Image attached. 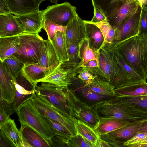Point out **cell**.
<instances>
[{"label":"cell","mask_w":147,"mask_h":147,"mask_svg":"<svg viewBox=\"0 0 147 147\" xmlns=\"http://www.w3.org/2000/svg\"><path fill=\"white\" fill-rule=\"evenodd\" d=\"M117 50L122 58L144 80L147 79V37L135 36L109 51Z\"/></svg>","instance_id":"1"},{"label":"cell","mask_w":147,"mask_h":147,"mask_svg":"<svg viewBox=\"0 0 147 147\" xmlns=\"http://www.w3.org/2000/svg\"><path fill=\"white\" fill-rule=\"evenodd\" d=\"M100 118L114 117L130 124L147 119V113L123 103L116 98L100 103L94 107Z\"/></svg>","instance_id":"2"},{"label":"cell","mask_w":147,"mask_h":147,"mask_svg":"<svg viewBox=\"0 0 147 147\" xmlns=\"http://www.w3.org/2000/svg\"><path fill=\"white\" fill-rule=\"evenodd\" d=\"M16 113L21 125L30 127L50 142L54 134L45 117L37 110L31 99L22 105Z\"/></svg>","instance_id":"3"},{"label":"cell","mask_w":147,"mask_h":147,"mask_svg":"<svg viewBox=\"0 0 147 147\" xmlns=\"http://www.w3.org/2000/svg\"><path fill=\"white\" fill-rule=\"evenodd\" d=\"M18 35L19 44L17 50L13 55L24 63H38L44 40L38 34L23 32Z\"/></svg>","instance_id":"4"},{"label":"cell","mask_w":147,"mask_h":147,"mask_svg":"<svg viewBox=\"0 0 147 147\" xmlns=\"http://www.w3.org/2000/svg\"><path fill=\"white\" fill-rule=\"evenodd\" d=\"M65 90L70 116L95 129L98 125L100 118L94 108L79 99L68 88Z\"/></svg>","instance_id":"5"},{"label":"cell","mask_w":147,"mask_h":147,"mask_svg":"<svg viewBox=\"0 0 147 147\" xmlns=\"http://www.w3.org/2000/svg\"><path fill=\"white\" fill-rule=\"evenodd\" d=\"M31 99L37 110L43 116L61 123L73 136L77 134L74 119L62 114L46 98L36 93Z\"/></svg>","instance_id":"6"},{"label":"cell","mask_w":147,"mask_h":147,"mask_svg":"<svg viewBox=\"0 0 147 147\" xmlns=\"http://www.w3.org/2000/svg\"><path fill=\"white\" fill-rule=\"evenodd\" d=\"M140 6L135 0H114L106 16L110 24L117 28L136 11Z\"/></svg>","instance_id":"7"},{"label":"cell","mask_w":147,"mask_h":147,"mask_svg":"<svg viewBox=\"0 0 147 147\" xmlns=\"http://www.w3.org/2000/svg\"><path fill=\"white\" fill-rule=\"evenodd\" d=\"M41 82L40 85H37L35 87L37 90L36 94L46 98L64 115L72 118L69 113L65 89L59 88L51 83Z\"/></svg>","instance_id":"8"},{"label":"cell","mask_w":147,"mask_h":147,"mask_svg":"<svg viewBox=\"0 0 147 147\" xmlns=\"http://www.w3.org/2000/svg\"><path fill=\"white\" fill-rule=\"evenodd\" d=\"M76 8L70 3L65 2L48 6L41 10L44 20H48L59 25L66 26L76 16Z\"/></svg>","instance_id":"9"},{"label":"cell","mask_w":147,"mask_h":147,"mask_svg":"<svg viewBox=\"0 0 147 147\" xmlns=\"http://www.w3.org/2000/svg\"><path fill=\"white\" fill-rule=\"evenodd\" d=\"M141 10L142 8L139 6L133 16L117 28L114 41L105 46L108 50H110L124 41L138 35Z\"/></svg>","instance_id":"10"},{"label":"cell","mask_w":147,"mask_h":147,"mask_svg":"<svg viewBox=\"0 0 147 147\" xmlns=\"http://www.w3.org/2000/svg\"><path fill=\"white\" fill-rule=\"evenodd\" d=\"M14 92L13 105L16 113L18 108L27 100L30 99L37 90L21 74L17 78L11 80Z\"/></svg>","instance_id":"11"},{"label":"cell","mask_w":147,"mask_h":147,"mask_svg":"<svg viewBox=\"0 0 147 147\" xmlns=\"http://www.w3.org/2000/svg\"><path fill=\"white\" fill-rule=\"evenodd\" d=\"M110 52L120 68L119 75L111 84L115 89L145 81L126 64L117 51Z\"/></svg>","instance_id":"12"},{"label":"cell","mask_w":147,"mask_h":147,"mask_svg":"<svg viewBox=\"0 0 147 147\" xmlns=\"http://www.w3.org/2000/svg\"><path fill=\"white\" fill-rule=\"evenodd\" d=\"M129 124L117 129L100 135V137L113 147H123V144L138 132L142 121Z\"/></svg>","instance_id":"13"},{"label":"cell","mask_w":147,"mask_h":147,"mask_svg":"<svg viewBox=\"0 0 147 147\" xmlns=\"http://www.w3.org/2000/svg\"><path fill=\"white\" fill-rule=\"evenodd\" d=\"M59 64L51 70L39 82H43L54 84L56 86L65 89L73 83L72 79L75 75V73L71 74V68H65Z\"/></svg>","instance_id":"14"},{"label":"cell","mask_w":147,"mask_h":147,"mask_svg":"<svg viewBox=\"0 0 147 147\" xmlns=\"http://www.w3.org/2000/svg\"><path fill=\"white\" fill-rule=\"evenodd\" d=\"M73 88H68L76 96L88 105L94 107L97 104L115 98L116 96L101 95L93 91L84 82L83 85L74 87Z\"/></svg>","instance_id":"15"},{"label":"cell","mask_w":147,"mask_h":147,"mask_svg":"<svg viewBox=\"0 0 147 147\" xmlns=\"http://www.w3.org/2000/svg\"><path fill=\"white\" fill-rule=\"evenodd\" d=\"M59 63V61H57L51 66L48 67L41 66L38 63H25L22 69L21 73L36 87L39 81L56 67Z\"/></svg>","instance_id":"16"},{"label":"cell","mask_w":147,"mask_h":147,"mask_svg":"<svg viewBox=\"0 0 147 147\" xmlns=\"http://www.w3.org/2000/svg\"><path fill=\"white\" fill-rule=\"evenodd\" d=\"M16 16L23 32L38 34L42 28L44 18L41 10Z\"/></svg>","instance_id":"17"},{"label":"cell","mask_w":147,"mask_h":147,"mask_svg":"<svg viewBox=\"0 0 147 147\" xmlns=\"http://www.w3.org/2000/svg\"><path fill=\"white\" fill-rule=\"evenodd\" d=\"M65 36L68 47L73 44L79 43L86 36L84 20L78 15L67 26Z\"/></svg>","instance_id":"18"},{"label":"cell","mask_w":147,"mask_h":147,"mask_svg":"<svg viewBox=\"0 0 147 147\" xmlns=\"http://www.w3.org/2000/svg\"><path fill=\"white\" fill-rule=\"evenodd\" d=\"M0 135L9 143L11 147H22V136L14 120L9 118L0 125Z\"/></svg>","instance_id":"19"},{"label":"cell","mask_w":147,"mask_h":147,"mask_svg":"<svg viewBox=\"0 0 147 147\" xmlns=\"http://www.w3.org/2000/svg\"><path fill=\"white\" fill-rule=\"evenodd\" d=\"M99 50L90 46L86 36L79 43L78 57L81 61L74 68V71L78 68L85 67L92 60H96L99 63Z\"/></svg>","instance_id":"20"},{"label":"cell","mask_w":147,"mask_h":147,"mask_svg":"<svg viewBox=\"0 0 147 147\" xmlns=\"http://www.w3.org/2000/svg\"><path fill=\"white\" fill-rule=\"evenodd\" d=\"M13 78L6 70L3 63H0V99L13 103L14 92Z\"/></svg>","instance_id":"21"},{"label":"cell","mask_w":147,"mask_h":147,"mask_svg":"<svg viewBox=\"0 0 147 147\" xmlns=\"http://www.w3.org/2000/svg\"><path fill=\"white\" fill-rule=\"evenodd\" d=\"M23 32L16 16L11 13L0 14V37L17 35Z\"/></svg>","instance_id":"22"},{"label":"cell","mask_w":147,"mask_h":147,"mask_svg":"<svg viewBox=\"0 0 147 147\" xmlns=\"http://www.w3.org/2000/svg\"><path fill=\"white\" fill-rule=\"evenodd\" d=\"M10 13L18 16L39 11L36 0H4Z\"/></svg>","instance_id":"23"},{"label":"cell","mask_w":147,"mask_h":147,"mask_svg":"<svg viewBox=\"0 0 147 147\" xmlns=\"http://www.w3.org/2000/svg\"><path fill=\"white\" fill-rule=\"evenodd\" d=\"M102 49L105 58V63L102 79L111 84L116 78L120 72V68L112 52L105 47Z\"/></svg>","instance_id":"24"},{"label":"cell","mask_w":147,"mask_h":147,"mask_svg":"<svg viewBox=\"0 0 147 147\" xmlns=\"http://www.w3.org/2000/svg\"><path fill=\"white\" fill-rule=\"evenodd\" d=\"M19 130L23 138L31 147H51L50 142L30 127L22 125Z\"/></svg>","instance_id":"25"},{"label":"cell","mask_w":147,"mask_h":147,"mask_svg":"<svg viewBox=\"0 0 147 147\" xmlns=\"http://www.w3.org/2000/svg\"><path fill=\"white\" fill-rule=\"evenodd\" d=\"M58 61L62 63L69 60L68 47L65 35L57 31L51 42Z\"/></svg>","instance_id":"26"},{"label":"cell","mask_w":147,"mask_h":147,"mask_svg":"<svg viewBox=\"0 0 147 147\" xmlns=\"http://www.w3.org/2000/svg\"><path fill=\"white\" fill-rule=\"evenodd\" d=\"M20 39L18 35L0 37V60L3 62L18 50Z\"/></svg>","instance_id":"27"},{"label":"cell","mask_w":147,"mask_h":147,"mask_svg":"<svg viewBox=\"0 0 147 147\" xmlns=\"http://www.w3.org/2000/svg\"><path fill=\"white\" fill-rule=\"evenodd\" d=\"M86 36L91 46L99 51L104 41L103 34L99 28L90 21L84 20Z\"/></svg>","instance_id":"28"},{"label":"cell","mask_w":147,"mask_h":147,"mask_svg":"<svg viewBox=\"0 0 147 147\" xmlns=\"http://www.w3.org/2000/svg\"><path fill=\"white\" fill-rule=\"evenodd\" d=\"M117 96H138L147 94V82L144 81L115 89Z\"/></svg>","instance_id":"29"},{"label":"cell","mask_w":147,"mask_h":147,"mask_svg":"<svg viewBox=\"0 0 147 147\" xmlns=\"http://www.w3.org/2000/svg\"><path fill=\"white\" fill-rule=\"evenodd\" d=\"M85 85L93 91L99 94L108 96H117L114 86L110 82L100 78L98 76L89 84Z\"/></svg>","instance_id":"30"},{"label":"cell","mask_w":147,"mask_h":147,"mask_svg":"<svg viewBox=\"0 0 147 147\" xmlns=\"http://www.w3.org/2000/svg\"><path fill=\"white\" fill-rule=\"evenodd\" d=\"M114 117L100 118L98 125L95 129L100 135L117 129L129 124Z\"/></svg>","instance_id":"31"},{"label":"cell","mask_w":147,"mask_h":147,"mask_svg":"<svg viewBox=\"0 0 147 147\" xmlns=\"http://www.w3.org/2000/svg\"><path fill=\"white\" fill-rule=\"evenodd\" d=\"M58 61L55 51L51 42L47 39L44 40L40 59L38 63L41 66H51Z\"/></svg>","instance_id":"32"},{"label":"cell","mask_w":147,"mask_h":147,"mask_svg":"<svg viewBox=\"0 0 147 147\" xmlns=\"http://www.w3.org/2000/svg\"><path fill=\"white\" fill-rule=\"evenodd\" d=\"M74 119L77 134H80L88 140L96 147L97 143L100 138V135L96 130L79 120Z\"/></svg>","instance_id":"33"},{"label":"cell","mask_w":147,"mask_h":147,"mask_svg":"<svg viewBox=\"0 0 147 147\" xmlns=\"http://www.w3.org/2000/svg\"><path fill=\"white\" fill-rule=\"evenodd\" d=\"M120 102L147 113V94L138 96H117Z\"/></svg>","instance_id":"34"},{"label":"cell","mask_w":147,"mask_h":147,"mask_svg":"<svg viewBox=\"0 0 147 147\" xmlns=\"http://www.w3.org/2000/svg\"><path fill=\"white\" fill-rule=\"evenodd\" d=\"M2 62L13 79L17 78L24 65L23 61L13 55H10Z\"/></svg>","instance_id":"35"},{"label":"cell","mask_w":147,"mask_h":147,"mask_svg":"<svg viewBox=\"0 0 147 147\" xmlns=\"http://www.w3.org/2000/svg\"><path fill=\"white\" fill-rule=\"evenodd\" d=\"M92 23L99 28L103 34L104 41L101 47L111 44L114 41L117 28L111 26L107 19L99 22Z\"/></svg>","instance_id":"36"},{"label":"cell","mask_w":147,"mask_h":147,"mask_svg":"<svg viewBox=\"0 0 147 147\" xmlns=\"http://www.w3.org/2000/svg\"><path fill=\"white\" fill-rule=\"evenodd\" d=\"M66 26L58 25L47 20H44L42 28L46 31L48 39L51 42L57 31L61 32L65 35Z\"/></svg>","instance_id":"37"},{"label":"cell","mask_w":147,"mask_h":147,"mask_svg":"<svg viewBox=\"0 0 147 147\" xmlns=\"http://www.w3.org/2000/svg\"><path fill=\"white\" fill-rule=\"evenodd\" d=\"M45 117L54 134L63 136L69 140L73 136L69 131L61 123L47 117Z\"/></svg>","instance_id":"38"},{"label":"cell","mask_w":147,"mask_h":147,"mask_svg":"<svg viewBox=\"0 0 147 147\" xmlns=\"http://www.w3.org/2000/svg\"><path fill=\"white\" fill-rule=\"evenodd\" d=\"M15 112L13 103L0 99V125L8 120Z\"/></svg>","instance_id":"39"},{"label":"cell","mask_w":147,"mask_h":147,"mask_svg":"<svg viewBox=\"0 0 147 147\" xmlns=\"http://www.w3.org/2000/svg\"><path fill=\"white\" fill-rule=\"evenodd\" d=\"M79 43L73 44L68 47L69 60L61 63L63 67L69 68L71 66L75 67L78 65L79 59L78 57Z\"/></svg>","instance_id":"40"},{"label":"cell","mask_w":147,"mask_h":147,"mask_svg":"<svg viewBox=\"0 0 147 147\" xmlns=\"http://www.w3.org/2000/svg\"><path fill=\"white\" fill-rule=\"evenodd\" d=\"M69 147H95L89 141L78 134L72 137L69 140Z\"/></svg>","instance_id":"41"},{"label":"cell","mask_w":147,"mask_h":147,"mask_svg":"<svg viewBox=\"0 0 147 147\" xmlns=\"http://www.w3.org/2000/svg\"><path fill=\"white\" fill-rule=\"evenodd\" d=\"M138 36L142 38L147 37V7L146 6L142 8L139 33Z\"/></svg>","instance_id":"42"},{"label":"cell","mask_w":147,"mask_h":147,"mask_svg":"<svg viewBox=\"0 0 147 147\" xmlns=\"http://www.w3.org/2000/svg\"><path fill=\"white\" fill-rule=\"evenodd\" d=\"M78 74V78L84 82L86 85L90 83L91 81L94 79L98 76L94 74L89 71L83 69L82 68L77 69L75 72V75Z\"/></svg>","instance_id":"43"},{"label":"cell","mask_w":147,"mask_h":147,"mask_svg":"<svg viewBox=\"0 0 147 147\" xmlns=\"http://www.w3.org/2000/svg\"><path fill=\"white\" fill-rule=\"evenodd\" d=\"M114 0H92V1L93 6L102 11L106 16L111 4Z\"/></svg>","instance_id":"44"},{"label":"cell","mask_w":147,"mask_h":147,"mask_svg":"<svg viewBox=\"0 0 147 147\" xmlns=\"http://www.w3.org/2000/svg\"><path fill=\"white\" fill-rule=\"evenodd\" d=\"M69 140L63 136L54 134L51 139V147H69Z\"/></svg>","instance_id":"45"},{"label":"cell","mask_w":147,"mask_h":147,"mask_svg":"<svg viewBox=\"0 0 147 147\" xmlns=\"http://www.w3.org/2000/svg\"><path fill=\"white\" fill-rule=\"evenodd\" d=\"M147 137V133L138 132L130 140L123 144V147H130L131 145L143 140Z\"/></svg>","instance_id":"46"},{"label":"cell","mask_w":147,"mask_h":147,"mask_svg":"<svg viewBox=\"0 0 147 147\" xmlns=\"http://www.w3.org/2000/svg\"><path fill=\"white\" fill-rule=\"evenodd\" d=\"M94 16L90 21L92 23H96L100 22L107 19V17L104 13L102 11L93 7Z\"/></svg>","instance_id":"47"},{"label":"cell","mask_w":147,"mask_h":147,"mask_svg":"<svg viewBox=\"0 0 147 147\" xmlns=\"http://www.w3.org/2000/svg\"><path fill=\"white\" fill-rule=\"evenodd\" d=\"M10 13L8 6L4 0H0V14Z\"/></svg>","instance_id":"48"},{"label":"cell","mask_w":147,"mask_h":147,"mask_svg":"<svg viewBox=\"0 0 147 147\" xmlns=\"http://www.w3.org/2000/svg\"><path fill=\"white\" fill-rule=\"evenodd\" d=\"M111 147L113 146L109 143L105 141L100 137L98 139L96 147Z\"/></svg>","instance_id":"49"},{"label":"cell","mask_w":147,"mask_h":147,"mask_svg":"<svg viewBox=\"0 0 147 147\" xmlns=\"http://www.w3.org/2000/svg\"><path fill=\"white\" fill-rule=\"evenodd\" d=\"M99 67V63L96 60H93L89 61L84 68L86 69H90Z\"/></svg>","instance_id":"50"},{"label":"cell","mask_w":147,"mask_h":147,"mask_svg":"<svg viewBox=\"0 0 147 147\" xmlns=\"http://www.w3.org/2000/svg\"><path fill=\"white\" fill-rule=\"evenodd\" d=\"M138 132L147 133V119L142 121L138 129Z\"/></svg>","instance_id":"51"},{"label":"cell","mask_w":147,"mask_h":147,"mask_svg":"<svg viewBox=\"0 0 147 147\" xmlns=\"http://www.w3.org/2000/svg\"><path fill=\"white\" fill-rule=\"evenodd\" d=\"M130 147H147V137L141 141L131 145Z\"/></svg>","instance_id":"52"},{"label":"cell","mask_w":147,"mask_h":147,"mask_svg":"<svg viewBox=\"0 0 147 147\" xmlns=\"http://www.w3.org/2000/svg\"><path fill=\"white\" fill-rule=\"evenodd\" d=\"M0 147H11L8 142L3 136L0 135Z\"/></svg>","instance_id":"53"},{"label":"cell","mask_w":147,"mask_h":147,"mask_svg":"<svg viewBox=\"0 0 147 147\" xmlns=\"http://www.w3.org/2000/svg\"><path fill=\"white\" fill-rule=\"evenodd\" d=\"M47 0H36L38 5H39L42 2ZM51 1V3H53L55 4L57 3V2L59 0H48Z\"/></svg>","instance_id":"54"},{"label":"cell","mask_w":147,"mask_h":147,"mask_svg":"<svg viewBox=\"0 0 147 147\" xmlns=\"http://www.w3.org/2000/svg\"><path fill=\"white\" fill-rule=\"evenodd\" d=\"M137 3L142 8L143 6L144 1L143 0H135Z\"/></svg>","instance_id":"55"},{"label":"cell","mask_w":147,"mask_h":147,"mask_svg":"<svg viewBox=\"0 0 147 147\" xmlns=\"http://www.w3.org/2000/svg\"><path fill=\"white\" fill-rule=\"evenodd\" d=\"M144 1V5L143 6L147 5V0H143Z\"/></svg>","instance_id":"56"}]
</instances>
